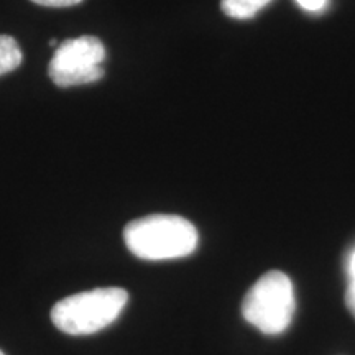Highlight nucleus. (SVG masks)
<instances>
[{"label":"nucleus","instance_id":"obj_3","mask_svg":"<svg viewBox=\"0 0 355 355\" xmlns=\"http://www.w3.org/2000/svg\"><path fill=\"white\" fill-rule=\"evenodd\" d=\"M295 290L290 277L283 272H268L248 290L242 301V314L247 322L263 334L286 331L295 314Z\"/></svg>","mask_w":355,"mask_h":355},{"label":"nucleus","instance_id":"obj_5","mask_svg":"<svg viewBox=\"0 0 355 355\" xmlns=\"http://www.w3.org/2000/svg\"><path fill=\"white\" fill-rule=\"evenodd\" d=\"M24 61L20 44L8 35H0V76L15 71Z\"/></svg>","mask_w":355,"mask_h":355},{"label":"nucleus","instance_id":"obj_1","mask_svg":"<svg viewBox=\"0 0 355 355\" xmlns=\"http://www.w3.org/2000/svg\"><path fill=\"white\" fill-rule=\"evenodd\" d=\"M123 242L141 260H175L196 250L199 234L184 217L153 214L128 222L123 229Z\"/></svg>","mask_w":355,"mask_h":355},{"label":"nucleus","instance_id":"obj_2","mask_svg":"<svg viewBox=\"0 0 355 355\" xmlns=\"http://www.w3.org/2000/svg\"><path fill=\"white\" fill-rule=\"evenodd\" d=\"M127 301L128 293L115 286L76 293L53 306L51 321L64 334H94L121 316Z\"/></svg>","mask_w":355,"mask_h":355},{"label":"nucleus","instance_id":"obj_4","mask_svg":"<svg viewBox=\"0 0 355 355\" xmlns=\"http://www.w3.org/2000/svg\"><path fill=\"white\" fill-rule=\"evenodd\" d=\"M105 46L97 37L84 35L64 40L58 44L50 61L51 81L58 87H73L91 84L102 79L105 61Z\"/></svg>","mask_w":355,"mask_h":355},{"label":"nucleus","instance_id":"obj_9","mask_svg":"<svg viewBox=\"0 0 355 355\" xmlns=\"http://www.w3.org/2000/svg\"><path fill=\"white\" fill-rule=\"evenodd\" d=\"M345 304H347L349 311L352 313V316L355 318V282L349 283L347 291H345Z\"/></svg>","mask_w":355,"mask_h":355},{"label":"nucleus","instance_id":"obj_10","mask_svg":"<svg viewBox=\"0 0 355 355\" xmlns=\"http://www.w3.org/2000/svg\"><path fill=\"white\" fill-rule=\"evenodd\" d=\"M347 272H349L350 283L355 282V250L352 252V255H350V259H349V263H347Z\"/></svg>","mask_w":355,"mask_h":355},{"label":"nucleus","instance_id":"obj_11","mask_svg":"<svg viewBox=\"0 0 355 355\" xmlns=\"http://www.w3.org/2000/svg\"><path fill=\"white\" fill-rule=\"evenodd\" d=\"M0 355H6V354H3V352H2V350H0Z\"/></svg>","mask_w":355,"mask_h":355},{"label":"nucleus","instance_id":"obj_7","mask_svg":"<svg viewBox=\"0 0 355 355\" xmlns=\"http://www.w3.org/2000/svg\"><path fill=\"white\" fill-rule=\"evenodd\" d=\"M33 3H38V6L43 7H55V8H61V7H73L81 3L83 0H32Z\"/></svg>","mask_w":355,"mask_h":355},{"label":"nucleus","instance_id":"obj_6","mask_svg":"<svg viewBox=\"0 0 355 355\" xmlns=\"http://www.w3.org/2000/svg\"><path fill=\"white\" fill-rule=\"evenodd\" d=\"M272 0H222L220 7L225 15L235 20L252 19L257 12L268 6Z\"/></svg>","mask_w":355,"mask_h":355},{"label":"nucleus","instance_id":"obj_8","mask_svg":"<svg viewBox=\"0 0 355 355\" xmlns=\"http://www.w3.org/2000/svg\"><path fill=\"white\" fill-rule=\"evenodd\" d=\"M296 2L308 12H321L327 6V0H296Z\"/></svg>","mask_w":355,"mask_h":355}]
</instances>
